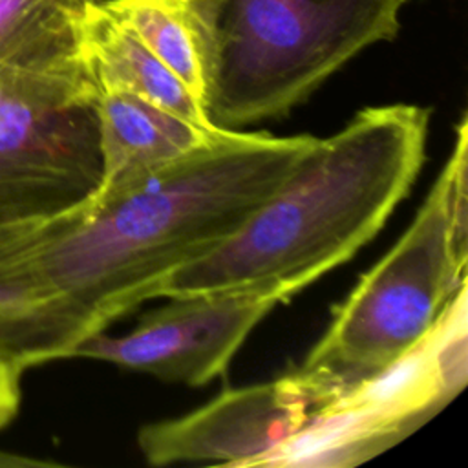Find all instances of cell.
<instances>
[{"label": "cell", "mask_w": 468, "mask_h": 468, "mask_svg": "<svg viewBox=\"0 0 468 468\" xmlns=\"http://www.w3.org/2000/svg\"><path fill=\"white\" fill-rule=\"evenodd\" d=\"M316 141L229 130L126 190L35 221L29 260L82 342L230 236Z\"/></svg>", "instance_id": "obj_1"}, {"label": "cell", "mask_w": 468, "mask_h": 468, "mask_svg": "<svg viewBox=\"0 0 468 468\" xmlns=\"http://www.w3.org/2000/svg\"><path fill=\"white\" fill-rule=\"evenodd\" d=\"M430 110H360L221 243L170 272L154 298L258 285L296 294L351 260L411 190L426 159Z\"/></svg>", "instance_id": "obj_2"}, {"label": "cell", "mask_w": 468, "mask_h": 468, "mask_svg": "<svg viewBox=\"0 0 468 468\" xmlns=\"http://www.w3.org/2000/svg\"><path fill=\"white\" fill-rule=\"evenodd\" d=\"M468 128L463 115L450 157L389 252L360 276L300 369L338 395L415 344L466 289Z\"/></svg>", "instance_id": "obj_3"}, {"label": "cell", "mask_w": 468, "mask_h": 468, "mask_svg": "<svg viewBox=\"0 0 468 468\" xmlns=\"http://www.w3.org/2000/svg\"><path fill=\"white\" fill-rule=\"evenodd\" d=\"M406 0H225L207 115L239 130L282 119L366 48L393 40Z\"/></svg>", "instance_id": "obj_4"}, {"label": "cell", "mask_w": 468, "mask_h": 468, "mask_svg": "<svg viewBox=\"0 0 468 468\" xmlns=\"http://www.w3.org/2000/svg\"><path fill=\"white\" fill-rule=\"evenodd\" d=\"M95 97L86 68L0 69V225L48 219L95 192Z\"/></svg>", "instance_id": "obj_5"}, {"label": "cell", "mask_w": 468, "mask_h": 468, "mask_svg": "<svg viewBox=\"0 0 468 468\" xmlns=\"http://www.w3.org/2000/svg\"><path fill=\"white\" fill-rule=\"evenodd\" d=\"M466 289L404 355L344 389L278 448L282 466H351L428 420L466 382Z\"/></svg>", "instance_id": "obj_6"}, {"label": "cell", "mask_w": 468, "mask_h": 468, "mask_svg": "<svg viewBox=\"0 0 468 468\" xmlns=\"http://www.w3.org/2000/svg\"><path fill=\"white\" fill-rule=\"evenodd\" d=\"M292 296L272 285L176 296L141 316L130 333L91 335L71 356L110 362L166 382L205 386L225 375L252 329Z\"/></svg>", "instance_id": "obj_7"}, {"label": "cell", "mask_w": 468, "mask_h": 468, "mask_svg": "<svg viewBox=\"0 0 468 468\" xmlns=\"http://www.w3.org/2000/svg\"><path fill=\"white\" fill-rule=\"evenodd\" d=\"M336 395L296 367L267 382L225 389L185 415L146 424L137 433V446L154 466H258Z\"/></svg>", "instance_id": "obj_8"}, {"label": "cell", "mask_w": 468, "mask_h": 468, "mask_svg": "<svg viewBox=\"0 0 468 468\" xmlns=\"http://www.w3.org/2000/svg\"><path fill=\"white\" fill-rule=\"evenodd\" d=\"M95 113L101 179L91 197L126 190L229 132L115 90L97 91Z\"/></svg>", "instance_id": "obj_9"}, {"label": "cell", "mask_w": 468, "mask_h": 468, "mask_svg": "<svg viewBox=\"0 0 468 468\" xmlns=\"http://www.w3.org/2000/svg\"><path fill=\"white\" fill-rule=\"evenodd\" d=\"M33 223L0 225V362L20 373L71 358L80 344L66 311L29 260Z\"/></svg>", "instance_id": "obj_10"}, {"label": "cell", "mask_w": 468, "mask_h": 468, "mask_svg": "<svg viewBox=\"0 0 468 468\" xmlns=\"http://www.w3.org/2000/svg\"><path fill=\"white\" fill-rule=\"evenodd\" d=\"M102 7L190 90L207 112L225 0H101Z\"/></svg>", "instance_id": "obj_11"}, {"label": "cell", "mask_w": 468, "mask_h": 468, "mask_svg": "<svg viewBox=\"0 0 468 468\" xmlns=\"http://www.w3.org/2000/svg\"><path fill=\"white\" fill-rule=\"evenodd\" d=\"M80 55L97 88L126 91L197 124H212L205 108L126 26L101 4L88 2L79 15Z\"/></svg>", "instance_id": "obj_12"}, {"label": "cell", "mask_w": 468, "mask_h": 468, "mask_svg": "<svg viewBox=\"0 0 468 468\" xmlns=\"http://www.w3.org/2000/svg\"><path fill=\"white\" fill-rule=\"evenodd\" d=\"M79 15L80 7L60 0H0V69L86 68Z\"/></svg>", "instance_id": "obj_13"}, {"label": "cell", "mask_w": 468, "mask_h": 468, "mask_svg": "<svg viewBox=\"0 0 468 468\" xmlns=\"http://www.w3.org/2000/svg\"><path fill=\"white\" fill-rule=\"evenodd\" d=\"M20 377L22 373L0 362V430L7 426L20 406Z\"/></svg>", "instance_id": "obj_14"}, {"label": "cell", "mask_w": 468, "mask_h": 468, "mask_svg": "<svg viewBox=\"0 0 468 468\" xmlns=\"http://www.w3.org/2000/svg\"><path fill=\"white\" fill-rule=\"evenodd\" d=\"M60 2H64V4H68V5H71V7H82L84 4L95 2V0H60Z\"/></svg>", "instance_id": "obj_15"}, {"label": "cell", "mask_w": 468, "mask_h": 468, "mask_svg": "<svg viewBox=\"0 0 468 468\" xmlns=\"http://www.w3.org/2000/svg\"><path fill=\"white\" fill-rule=\"evenodd\" d=\"M406 2H410V0H406Z\"/></svg>", "instance_id": "obj_16"}]
</instances>
